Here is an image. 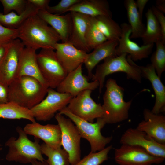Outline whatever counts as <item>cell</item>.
Wrapping results in <instances>:
<instances>
[{
  "label": "cell",
  "instance_id": "1",
  "mask_svg": "<svg viewBox=\"0 0 165 165\" xmlns=\"http://www.w3.org/2000/svg\"><path fill=\"white\" fill-rule=\"evenodd\" d=\"M18 38L26 47L55 50L61 40L57 33L37 15L26 20L17 29Z\"/></svg>",
  "mask_w": 165,
  "mask_h": 165
},
{
  "label": "cell",
  "instance_id": "2",
  "mask_svg": "<svg viewBox=\"0 0 165 165\" xmlns=\"http://www.w3.org/2000/svg\"><path fill=\"white\" fill-rule=\"evenodd\" d=\"M48 89L34 78L17 77L9 86L8 101L31 109L44 99Z\"/></svg>",
  "mask_w": 165,
  "mask_h": 165
},
{
  "label": "cell",
  "instance_id": "3",
  "mask_svg": "<svg viewBox=\"0 0 165 165\" xmlns=\"http://www.w3.org/2000/svg\"><path fill=\"white\" fill-rule=\"evenodd\" d=\"M105 86L106 89L102 106L104 111L102 118L106 124H115L127 120L132 100L124 101V89L113 79H109Z\"/></svg>",
  "mask_w": 165,
  "mask_h": 165
},
{
  "label": "cell",
  "instance_id": "4",
  "mask_svg": "<svg viewBox=\"0 0 165 165\" xmlns=\"http://www.w3.org/2000/svg\"><path fill=\"white\" fill-rule=\"evenodd\" d=\"M19 136L10 137L6 141L8 147L6 159L9 162L26 164L34 160L43 162L45 160L42 153L39 139L35 138L34 141L30 140L23 129L20 126L16 128Z\"/></svg>",
  "mask_w": 165,
  "mask_h": 165
},
{
  "label": "cell",
  "instance_id": "5",
  "mask_svg": "<svg viewBox=\"0 0 165 165\" xmlns=\"http://www.w3.org/2000/svg\"><path fill=\"white\" fill-rule=\"evenodd\" d=\"M125 53L107 58L104 62L97 67L91 79L99 83V92L101 93L104 86L106 77L117 72L125 73L128 79H132L138 83L141 82L142 77L139 66L136 64L130 56Z\"/></svg>",
  "mask_w": 165,
  "mask_h": 165
},
{
  "label": "cell",
  "instance_id": "6",
  "mask_svg": "<svg viewBox=\"0 0 165 165\" xmlns=\"http://www.w3.org/2000/svg\"><path fill=\"white\" fill-rule=\"evenodd\" d=\"M59 113L72 120L77 127L81 138L89 142L91 152H97L104 149L112 140V136L105 137L101 133V129L106 124L102 117L97 119L96 122L92 123L74 115L66 107Z\"/></svg>",
  "mask_w": 165,
  "mask_h": 165
},
{
  "label": "cell",
  "instance_id": "7",
  "mask_svg": "<svg viewBox=\"0 0 165 165\" xmlns=\"http://www.w3.org/2000/svg\"><path fill=\"white\" fill-rule=\"evenodd\" d=\"M61 131V143L68 153L70 164H73L81 159V137L76 126L72 120L59 112L55 116Z\"/></svg>",
  "mask_w": 165,
  "mask_h": 165
},
{
  "label": "cell",
  "instance_id": "8",
  "mask_svg": "<svg viewBox=\"0 0 165 165\" xmlns=\"http://www.w3.org/2000/svg\"><path fill=\"white\" fill-rule=\"evenodd\" d=\"M37 59L41 73L49 88H56L67 75L56 55L54 50L41 49L37 54Z\"/></svg>",
  "mask_w": 165,
  "mask_h": 165
},
{
  "label": "cell",
  "instance_id": "9",
  "mask_svg": "<svg viewBox=\"0 0 165 165\" xmlns=\"http://www.w3.org/2000/svg\"><path fill=\"white\" fill-rule=\"evenodd\" d=\"M47 96L30 110L38 121L50 120L57 112L66 107L73 97L70 94L59 92L49 88Z\"/></svg>",
  "mask_w": 165,
  "mask_h": 165
},
{
  "label": "cell",
  "instance_id": "10",
  "mask_svg": "<svg viewBox=\"0 0 165 165\" xmlns=\"http://www.w3.org/2000/svg\"><path fill=\"white\" fill-rule=\"evenodd\" d=\"M92 91L85 90L73 97L66 108L74 115L93 123L95 119L103 117L104 111L102 105L91 98Z\"/></svg>",
  "mask_w": 165,
  "mask_h": 165
},
{
  "label": "cell",
  "instance_id": "11",
  "mask_svg": "<svg viewBox=\"0 0 165 165\" xmlns=\"http://www.w3.org/2000/svg\"><path fill=\"white\" fill-rule=\"evenodd\" d=\"M121 145L115 150L114 159L119 165H152L160 163L165 160L152 155L140 147Z\"/></svg>",
  "mask_w": 165,
  "mask_h": 165
},
{
  "label": "cell",
  "instance_id": "12",
  "mask_svg": "<svg viewBox=\"0 0 165 165\" xmlns=\"http://www.w3.org/2000/svg\"><path fill=\"white\" fill-rule=\"evenodd\" d=\"M24 46L16 39L7 44L0 62V82L8 86L16 77L20 53Z\"/></svg>",
  "mask_w": 165,
  "mask_h": 165
},
{
  "label": "cell",
  "instance_id": "13",
  "mask_svg": "<svg viewBox=\"0 0 165 165\" xmlns=\"http://www.w3.org/2000/svg\"><path fill=\"white\" fill-rule=\"evenodd\" d=\"M120 142L121 144L140 147L153 156L165 158V144L157 142L136 128L127 129L121 136Z\"/></svg>",
  "mask_w": 165,
  "mask_h": 165
},
{
  "label": "cell",
  "instance_id": "14",
  "mask_svg": "<svg viewBox=\"0 0 165 165\" xmlns=\"http://www.w3.org/2000/svg\"><path fill=\"white\" fill-rule=\"evenodd\" d=\"M120 26L121 34L116 49L117 56L124 53L129 54L134 62L148 58L152 52L154 44L140 46L130 40L131 29L129 24L123 23Z\"/></svg>",
  "mask_w": 165,
  "mask_h": 165
},
{
  "label": "cell",
  "instance_id": "15",
  "mask_svg": "<svg viewBox=\"0 0 165 165\" xmlns=\"http://www.w3.org/2000/svg\"><path fill=\"white\" fill-rule=\"evenodd\" d=\"M82 64L68 73L67 75L57 87L56 91L62 93L70 94L75 97L82 91L89 90L92 91L99 87L97 81L89 82L82 72Z\"/></svg>",
  "mask_w": 165,
  "mask_h": 165
},
{
  "label": "cell",
  "instance_id": "16",
  "mask_svg": "<svg viewBox=\"0 0 165 165\" xmlns=\"http://www.w3.org/2000/svg\"><path fill=\"white\" fill-rule=\"evenodd\" d=\"M23 129L27 134L42 140L51 147H61V131L58 124L42 125L35 121L27 124Z\"/></svg>",
  "mask_w": 165,
  "mask_h": 165
},
{
  "label": "cell",
  "instance_id": "17",
  "mask_svg": "<svg viewBox=\"0 0 165 165\" xmlns=\"http://www.w3.org/2000/svg\"><path fill=\"white\" fill-rule=\"evenodd\" d=\"M55 50L58 61L68 73L82 64L87 53L77 48L69 42L57 43Z\"/></svg>",
  "mask_w": 165,
  "mask_h": 165
},
{
  "label": "cell",
  "instance_id": "18",
  "mask_svg": "<svg viewBox=\"0 0 165 165\" xmlns=\"http://www.w3.org/2000/svg\"><path fill=\"white\" fill-rule=\"evenodd\" d=\"M144 120L140 122L136 128L144 132L157 142L165 144V116L153 113L145 109L143 112Z\"/></svg>",
  "mask_w": 165,
  "mask_h": 165
},
{
  "label": "cell",
  "instance_id": "19",
  "mask_svg": "<svg viewBox=\"0 0 165 165\" xmlns=\"http://www.w3.org/2000/svg\"><path fill=\"white\" fill-rule=\"evenodd\" d=\"M36 50L26 47L23 49L20 56L16 77L27 76L34 78L44 87L48 88V85L43 77L39 68Z\"/></svg>",
  "mask_w": 165,
  "mask_h": 165
},
{
  "label": "cell",
  "instance_id": "20",
  "mask_svg": "<svg viewBox=\"0 0 165 165\" xmlns=\"http://www.w3.org/2000/svg\"><path fill=\"white\" fill-rule=\"evenodd\" d=\"M37 15L57 33L62 43L69 42L72 27L70 12L64 15L60 16L50 13L46 10H39Z\"/></svg>",
  "mask_w": 165,
  "mask_h": 165
},
{
  "label": "cell",
  "instance_id": "21",
  "mask_svg": "<svg viewBox=\"0 0 165 165\" xmlns=\"http://www.w3.org/2000/svg\"><path fill=\"white\" fill-rule=\"evenodd\" d=\"M142 77L151 82L155 95V102L151 110L153 113L159 114L165 111V87L157 75L151 64L140 66Z\"/></svg>",
  "mask_w": 165,
  "mask_h": 165
},
{
  "label": "cell",
  "instance_id": "22",
  "mask_svg": "<svg viewBox=\"0 0 165 165\" xmlns=\"http://www.w3.org/2000/svg\"><path fill=\"white\" fill-rule=\"evenodd\" d=\"M72 20V32L69 42L77 48L90 52L86 42V35L91 16L71 12Z\"/></svg>",
  "mask_w": 165,
  "mask_h": 165
},
{
  "label": "cell",
  "instance_id": "23",
  "mask_svg": "<svg viewBox=\"0 0 165 165\" xmlns=\"http://www.w3.org/2000/svg\"><path fill=\"white\" fill-rule=\"evenodd\" d=\"M118 44V40H107L94 48L92 52L87 53L84 64L88 78L91 79L93 69L100 61L117 56L116 49Z\"/></svg>",
  "mask_w": 165,
  "mask_h": 165
},
{
  "label": "cell",
  "instance_id": "24",
  "mask_svg": "<svg viewBox=\"0 0 165 165\" xmlns=\"http://www.w3.org/2000/svg\"><path fill=\"white\" fill-rule=\"evenodd\" d=\"M78 12L92 17L105 16L112 17L109 3L106 0H82L66 12Z\"/></svg>",
  "mask_w": 165,
  "mask_h": 165
},
{
  "label": "cell",
  "instance_id": "25",
  "mask_svg": "<svg viewBox=\"0 0 165 165\" xmlns=\"http://www.w3.org/2000/svg\"><path fill=\"white\" fill-rule=\"evenodd\" d=\"M124 4L131 29L130 38H141L145 31L146 26L138 13L135 1L125 0Z\"/></svg>",
  "mask_w": 165,
  "mask_h": 165
},
{
  "label": "cell",
  "instance_id": "26",
  "mask_svg": "<svg viewBox=\"0 0 165 165\" xmlns=\"http://www.w3.org/2000/svg\"><path fill=\"white\" fill-rule=\"evenodd\" d=\"M25 10L18 15L13 11L4 14L0 13V24L11 29H17L30 17L37 14L39 10L27 0Z\"/></svg>",
  "mask_w": 165,
  "mask_h": 165
},
{
  "label": "cell",
  "instance_id": "27",
  "mask_svg": "<svg viewBox=\"0 0 165 165\" xmlns=\"http://www.w3.org/2000/svg\"><path fill=\"white\" fill-rule=\"evenodd\" d=\"M0 118L10 119H25L31 122L35 121L30 109L11 102L0 104Z\"/></svg>",
  "mask_w": 165,
  "mask_h": 165
},
{
  "label": "cell",
  "instance_id": "28",
  "mask_svg": "<svg viewBox=\"0 0 165 165\" xmlns=\"http://www.w3.org/2000/svg\"><path fill=\"white\" fill-rule=\"evenodd\" d=\"M94 17L97 27L107 40L119 41L121 34V28L112 17L105 16Z\"/></svg>",
  "mask_w": 165,
  "mask_h": 165
},
{
  "label": "cell",
  "instance_id": "29",
  "mask_svg": "<svg viewBox=\"0 0 165 165\" xmlns=\"http://www.w3.org/2000/svg\"><path fill=\"white\" fill-rule=\"evenodd\" d=\"M147 26L141 37L143 45L155 43L158 40L162 39V33L160 25L153 14L151 8L145 13Z\"/></svg>",
  "mask_w": 165,
  "mask_h": 165
},
{
  "label": "cell",
  "instance_id": "30",
  "mask_svg": "<svg viewBox=\"0 0 165 165\" xmlns=\"http://www.w3.org/2000/svg\"><path fill=\"white\" fill-rule=\"evenodd\" d=\"M42 154L47 157L48 165H70L69 156L66 152L61 147L54 148L44 142L40 145Z\"/></svg>",
  "mask_w": 165,
  "mask_h": 165
},
{
  "label": "cell",
  "instance_id": "31",
  "mask_svg": "<svg viewBox=\"0 0 165 165\" xmlns=\"http://www.w3.org/2000/svg\"><path fill=\"white\" fill-rule=\"evenodd\" d=\"M107 40L97 27L94 17H91L86 35V44L90 51Z\"/></svg>",
  "mask_w": 165,
  "mask_h": 165
},
{
  "label": "cell",
  "instance_id": "32",
  "mask_svg": "<svg viewBox=\"0 0 165 165\" xmlns=\"http://www.w3.org/2000/svg\"><path fill=\"white\" fill-rule=\"evenodd\" d=\"M156 50L151 57V64L154 68L158 76L160 78L165 70V45L160 40L155 43Z\"/></svg>",
  "mask_w": 165,
  "mask_h": 165
},
{
  "label": "cell",
  "instance_id": "33",
  "mask_svg": "<svg viewBox=\"0 0 165 165\" xmlns=\"http://www.w3.org/2000/svg\"><path fill=\"white\" fill-rule=\"evenodd\" d=\"M112 148V145L95 152H90L75 163L70 165H100L108 159V154Z\"/></svg>",
  "mask_w": 165,
  "mask_h": 165
},
{
  "label": "cell",
  "instance_id": "34",
  "mask_svg": "<svg viewBox=\"0 0 165 165\" xmlns=\"http://www.w3.org/2000/svg\"><path fill=\"white\" fill-rule=\"evenodd\" d=\"M0 2L2 5L4 14L14 11L20 15L25 10L28 3L26 0H0Z\"/></svg>",
  "mask_w": 165,
  "mask_h": 165
},
{
  "label": "cell",
  "instance_id": "35",
  "mask_svg": "<svg viewBox=\"0 0 165 165\" xmlns=\"http://www.w3.org/2000/svg\"><path fill=\"white\" fill-rule=\"evenodd\" d=\"M82 0H61L58 3L53 6H49L46 10L49 13L57 15L66 13L71 7L82 1Z\"/></svg>",
  "mask_w": 165,
  "mask_h": 165
},
{
  "label": "cell",
  "instance_id": "36",
  "mask_svg": "<svg viewBox=\"0 0 165 165\" xmlns=\"http://www.w3.org/2000/svg\"><path fill=\"white\" fill-rule=\"evenodd\" d=\"M17 38V29L9 28L0 24V45L7 44Z\"/></svg>",
  "mask_w": 165,
  "mask_h": 165
},
{
  "label": "cell",
  "instance_id": "37",
  "mask_svg": "<svg viewBox=\"0 0 165 165\" xmlns=\"http://www.w3.org/2000/svg\"><path fill=\"white\" fill-rule=\"evenodd\" d=\"M151 9L160 25L162 33V42L165 45V17L163 13L155 6H152Z\"/></svg>",
  "mask_w": 165,
  "mask_h": 165
},
{
  "label": "cell",
  "instance_id": "38",
  "mask_svg": "<svg viewBox=\"0 0 165 165\" xmlns=\"http://www.w3.org/2000/svg\"><path fill=\"white\" fill-rule=\"evenodd\" d=\"M9 86L0 82V104L8 102Z\"/></svg>",
  "mask_w": 165,
  "mask_h": 165
},
{
  "label": "cell",
  "instance_id": "39",
  "mask_svg": "<svg viewBox=\"0 0 165 165\" xmlns=\"http://www.w3.org/2000/svg\"><path fill=\"white\" fill-rule=\"evenodd\" d=\"M39 10H46L50 0H28Z\"/></svg>",
  "mask_w": 165,
  "mask_h": 165
},
{
  "label": "cell",
  "instance_id": "40",
  "mask_svg": "<svg viewBox=\"0 0 165 165\" xmlns=\"http://www.w3.org/2000/svg\"><path fill=\"white\" fill-rule=\"evenodd\" d=\"M148 1V0H137L135 1L138 13L142 18L144 9Z\"/></svg>",
  "mask_w": 165,
  "mask_h": 165
},
{
  "label": "cell",
  "instance_id": "41",
  "mask_svg": "<svg viewBox=\"0 0 165 165\" xmlns=\"http://www.w3.org/2000/svg\"><path fill=\"white\" fill-rule=\"evenodd\" d=\"M156 8L163 13H165V0H157L156 2Z\"/></svg>",
  "mask_w": 165,
  "mask_h": 165
},
{
  "label": "cell",
  "instance_id": "42",
  "mask_svg": "<svg viewBox=\"0 0 165 165\" xmlns=\"http://www.w3.org/2000/svg\"><path fill=\"white\" fill-rule=\"evenodd\" d=\"M7 45H0V62L5 53Z\"/></svg>",
  "mask_w": 165,
  "mask_h": 165
},
{
  "label": "cell",
  "instance_id": "43",
  "mask_svg": "<svg viewBox=\"0 0 165 165\" xmlns=\"http://www.w3.org/2000/svg\"><path fill=\"white\" fill-rule=\"evenodd\" d=\"M31 163L32 165H48L45 160L43 162H41L37 160H34L32 161ZM0 165H1L0 163Z\"/></svg>",
  "mask_w": 165,
  "mask_h": 165
},
{
  "label": "cell",
  "instance_id": "44",
  "mask_svg": "<svg viewBox=\"0 0 165 165\" xmlns=\"http://www.w3.org/2000/svg\"><path fill=\"white\" fill-rule=\"evenodd\" d=\"M2 145L0 144V151L2 149Z\"/></svg>",
  "mask_w": 165,
  "mask_h": 165
}]
</instances>
